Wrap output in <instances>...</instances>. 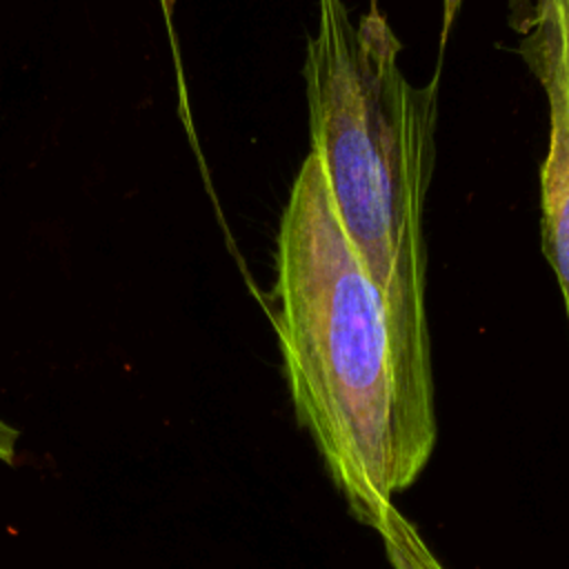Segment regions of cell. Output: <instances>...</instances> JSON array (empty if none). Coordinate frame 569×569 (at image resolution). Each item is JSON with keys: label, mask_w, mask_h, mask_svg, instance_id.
Segmentation results:
<instances>
[{"label": "cell", "mask_w": 569, "mask_h": 569, "mask_svg": "<svg viewBox=\"0 0 569 569\" xmlns=\"http://www.w3.org/2000/svg\"><path fill=\"white\" fill-rule=\"evenodd\" d=\"M271 300L296 420L353 518L387 531L436 447V389L405 367L313 149L282 209Z\"/></svg>", "instance_id": "1"}, {"label": "cell", "mask_w": 569, "mask_h": 569, "mask_svg": "<svg viewBox=\"0 0 569 569\" xmlns=\"http://www.w3.org/2000/svg\"><path fill=\"white\" fill-rule=\"evenodd\" d=\"M400 53L382 11L353 22L342 0H318L302 76L309 142L338 220L405 367L433 387L425 202L436 164L438 73L422 87L409 82Z\"/></svg>", "instance_id": "2"}, {"label": "cell", "mask_w": 569, "mask_h": 569, "mask_svg": "<svg viewBox=\"0 0 569 569\" xmlns=\"http://www.w3.org/2000/svg\"><path fill=\"white\" fill-rule=\"evenodd\" d=\"M520 51L549 104V144L540 167V244L560 284L569 318V107L560 73L553 0H547L531 29L522 33Z\"/></svg>", "instance_id": "3"}, {"label": "cell", "mask_w": 569, "mask_h": 569, "mask_svg": "<svg viewBox=\"0 0 569 569\" xmlns=\"http://www.w3.org/2000/svg\"><path fill=\"white\" fill-rule=\"evenodd\" d=\"M558 18V49H560V73L569 107V0H553Z\"/></svg>", "instance_id": "4"}, {"label": "cell", "mask_w": 569, "mask_h": 569, "mask_svg": "<svg viewBox=\"0 0 569 569\" xmlns=\"http://www.w3.org/2000/svg\"><path fill=\"white\" fill-rule=\"evenodd\" d=\"M545 2L547 0H509L511 27L518 33H527L531 29V24L536 22V18L540 16Z\"/></svg>", "instance_id": "5"}, {"label": "cell", "mask_w": 569, "mask_h": 569, "mask_svg": "<svg viewBox=\"0 0 569 569\" xmlns=\"http://www.w3.org/2000/svg\"><path fill=\"white\" fill-rule=\"evenodd\" d=\"M20 438V431L13 429L9 422L0 418V460L7 465H13L16 458V442Z\"/></svg>", "instance_id": "6"}, {"label": "cell", "mask_w": 569, "mask_h": 569, "mask_svg": "<svg viewBox=\"0 0 569 569\" xmlns=\"http://www.w3.org/2000/svg\"><path fill=\"white\" fill-rule=\"evenodd\" d=\"M460 4H462V0H442V27H440V44L442 47H445L449 33H451V27L458 18Z\"/></svg>", "instance_id": "7"}]
</instances>
